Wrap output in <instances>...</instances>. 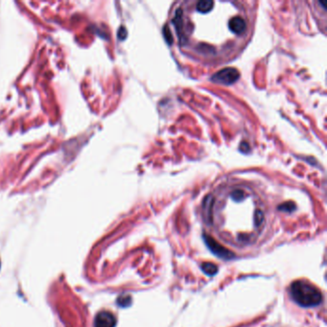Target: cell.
Returning <instances> with one entry per match:
<instances>
[{
  "label": "cell",
  "instance_id": "cell-1",
  "mask_svg": "<svg viewBox=\"0 0 327 327\" xmlns=\"http://www.w3.org/2000/svg\"><path fill=\"white\" fill-rule=\"evenodd\" d=\"M291 295L297 304L303 307L317 306L322 301L321 293L307 281L298 280L292 284Z\"/></svg>",
  "mask_w": 327,
  "mask_h": 327
},
{
  "label": "cell",
  "instance_id": "cell-2",
  "mask_svg": "<svg viewBox=\"0 0 327 327\" xmlns=\"http://www.w3.org/2000/svg\"><path fill=\"white\" fill-rule=\"evenodd\" d=\"M239 78V72L235 69H225L220 70L213 77L212 80L216 83L224 85H231L235 83Z\"/></svg>",
  "mask_w": 327,
  "mask_h": 327
},
{
  "label": "cell",
  "instance_id": "cell-3",
  "mask_svg": "<svg viewBox=\"0 0 327 327\" xmlns=\"http://www.w3.org/2000/svg\"><path fill=\"white\" fill-rule=\"evenodd\" d=\"M204 239H205V242H206L207 246L215 255H217L219 257L225 258V259H231L234 256V254L231 251H229L227 248H224L221 244L217 243L213 238L208 236V235H205Z\"/></svg>",
  "mask_w": 327,
  "mask_h": 327
},
{
  "label": "cell",
  "instance_id": "cell-4",
  "mask_svg": "<svg viewBox=\"0 0 327 327\" xmlns=\"http://www.w3.org/2000/svg\"><path fill=\"white\" fill-rule=\"evenodd\" d=\"M116 317L109 311H101L94 319L95 327H115Z\"/></svg>",
  "mask_w": 327,
  "mask_h": 327
},
{
  "label": "cell",
  "instance_id": "cell-5",
  "mask_svg": "<svg viewBox=\"0 0 327 327\" xmlns=\"http://www.w3.org/2000/svg\"><path fill=\"white\" fill-rule=\"evenodd\" d=\"M228 28L236 35H242L247 30V23L243 18L234 17L229 20Z\"/></svg>",
  "mask_w": 327,
  "mask_h": 327
},
{
  "label": "cell",
  "instance_id": "cell-6",
  "mask_svg": "<svg viewBox=\"0 0 327 327\" xmlns=\"http://www.w3.org/2000/svg\"><path fill=\"white\" fill-rule=\"evenodd\" d=\"M214 2L211 0H201L197 3L196 9L201 14H208L212 10Z\"/></svg>",
  "mask_w": 327,
  "mask_h": 327
},
{
  "label": "cell",
  "instance_id": "cell-7",
  "mask_svg": "<svg viewBox=\"0 0 327 327\" xmlns=\"http://www.w3.org/2000/svg\"><path fill=\"white\" fill-rule=\"evenodd\" d=\"M202 270L208 276H214L218 272V267L215 264H213V263L206 262V263L202 264Z\"/></svg>",
  "mask_w": 327,
  "mask_h": 327
},
{
  "label": "cell",
  "instance_id": "cell-8",
  "mask_svg": "<svg viewBox=\"0 0 327 327\" xmlns=\"http://www.w3.org/2000/svg\"><path fill=\"white\" fill-rule=\"evenodd\" d=\"M130 301H132V298L129 296H125V297H121L118 298L119 305H121L123 307H126L129 305Z\"/></svg>",
  "mask_w": 327,
  "mask_h": 327
},
{
  "label": "cell",
  "instance_id": "cell-9",
  "mask_svg": "<svg viewBox=\"0 0 327 327\" xmlns=\"http://www.w3.org/2000/svg\"><path fill=\"white\" fill-rule=\"evenodd\" d=\"M279 209L284 210V211H292L295 209V205L293 203H286V204L280 206Z\"/></svg>",
  "mask_w": 327,
  "mask_h": 327
},
{
  "label": "cell",
  "instance_id": "cell-10",
  "mask_svg": "<svg viewBox=\"0 0 327 327\" xmlns=\"http://www.w3.org/2000/svg\"><path fill=\"white\" fill-rule=\"evenodd\" d=\"M263 218H264L263 213H262L260 210H258L257 212H256V214H255V224H256L257 226H259V225L262 223Z\"/></svg>",
  "mask_w": 327,
  "mask_h": 327
},
{
  "label": "cell",
  "instance_id": "cell-11",
  "mask_svg": "<svg viewBox=\"0 0 327 327\" xmlns=\"http://www.w3.org/2000/svg\"><path fill=\"white\" fill-rule=\"evenodd\" d=\"M164 35H165V38H166V40H167L169 43H171V41H172V37L170 36V32H169L168 28H165V29H164Z\"/></svg>",
  "mask_w": 327,
  "mask_h": 327
}]
</instances>
